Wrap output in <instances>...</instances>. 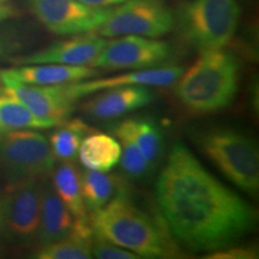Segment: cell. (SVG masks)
I'll return each mask as SVG.
<instances>
[{"label": "cell", "mask_w": 259, "mask_h": 259, "mask_svg": "<svg viewBox=\"0 0 259 259\" xmlns=\"http://www.w3.org/2000/svg\"><path fill=\"white\" fill-rule=\"evenodd\" d=\"M156 199L171 239L192 252L229 247L257 221L252 205L210 174L181 143L171 147L158 176Z\"/></svg>", "instance_id": "6da1fadb"}, {"label": "cell", "mask_w": 259, "mask_h": 259, "mask_svg": "<svg viewBox=\"0 0 259 259\" xmlns=\"http://www.w3.org/2000/svg\"><path fill=\"white\" fill-rule=\"evenodd\" d=\"M94 234L134 252L138 257L158 258L177 253L166 226L158 225L130 199L126 189L90 218Z\"/></svg>", "instance_id": "7a4b0ae2"}, {"label": "cell", "mask_w": 259, "mask_h": 259, "mask_svg": "<svg viewBox=\"0 0 259 259\" xmlns=\"http://www.w3.org/2000/svg\"><path fill=\"white\" fill-rule=\"evenodd\" d=\"M178 99L196 113H213L231 105L239 83V63L223 50L200 52L177 79Z\"/></svg>", "instance_id": "3957f363"}, {"label": "cell", "mask_w": 259, "mask_h": 259, "mask_svg": "<svg viewBox=\"0 0 259 259\" xmlns=\"http://www.w3.org/2000/svg\"><path fill=\"white\" fill-rule=\"evenodd\" d=\"M204 153L235 186L254 196L259 190V151L250 136L235 130H213L202 139Z\"/></svg>", "instance_id": "277c9868"}, {"label": "cell", "mask_w": 259, "mask_h": 259, "mask_svg": "<svg viewBox=\"0 0 259 259\" xmlns=\"http://www.w3.org/2000/svg\"><path fill=\"white\" fill-rule=\"evenodd\" d=\"M239 17L238 0H192L181 11L180 27L200 52L223 50L234 36Z\"/></svg>", "instance_id": "5b68a950"}, {"label": "cell", "mask_w": 259, "mask_h": 259, "mask_svg": "<svg viewBox=\"0 0 259 259\" xmlns=\"http://www.w3.org/2000/svg\"><path fill=\"white\" fill-rule=\"evenodd\" d=\"M0 163L12 181L40 179L54 170V157L45 136L29 128L0 135Z\"/></svg>", "instance_id": "8992f818"}, {"label": "cell", "mask_w": 259, "mask_h": 259, "mask_svg": "<svg viewBox=\"0 0 259 259\" xmlns=\"http://www.w3.org/2000/svg\"><path fill=\"white\" fill-rule=\"evenodd\" d=\"M173 27L174 15L163 0H127L112 9L95 32L109 38L124 35L157 38Z\"/></svg>", "instance_id": "52a82bcc"}, {"label": "cell", "mask_w": 259, "mask_h": 259, "mask_svg": "<svg viewBox=\"0 0 259 259\" xmlns=\"http://www.w3.org/2000/svg\"><path fill=\"white\" fill-rule=\"evenodd\" d=\"M92 63L94 69L107 71L145 70L163 65L171 50L166 41L153 37L124 35L112 37Z\"/></svg>", "instance_id": "ba28073f"}, {"label": "cell", "mask_w": 259, "mask_h": 259, "mask_svg": "<svg viewBox=\"0 0 259 259\" xmlns=\"http://www.w3.org/2000/svg\"><path fill=\"white\" fill-rule=\"evenodd\" d=\"M42 186L37 180L12 181L2 200L3 227L17 242L37 239L41 216Z\"/></svg>", "instance_id": "9c48e42d"}, {"label": "cell", "mask_w": 259, "mask_h": 259, "mask_svg": "<svg viewBox=\"0 0 259 259\" xmlns=\"http://www.w3.org/2000/svg\"><path fill=\"white\" fill-rule=\"evenodd\" d=\"M28 5L35 17L57 35L96 31L112 10L87 5L79 0H28Z\"/></svg>", "instance_id": "30bf717a"}, {"label": "cell", "mask_w": 259, "mask_h": 259, "mask_svg": "<svg viewBox=\"0 0 259 259\" xmlns=\"http://www.w3.org/2000/svg\"><path fill=\"white\" fill-rule=\"evenodd\" d=\"M4 93L22 102L32 114L56 127L73 112V100L60 85H30L22 83L5 84Z\"/></svg>", "instance_id": "8fae6325"}, {"label": "cell", "mask_w": 259, "mask_h": 259, "mask_svg": "<svg viewBox=\"0 0 259 259\" xmlns=\"http://www.w3.org/2000/svg\"><path fill=\"white\" fill-rule=\"evenodd\" d=\"M184 72L180 66H157L145 70H135L132 72L121 73L118 76L106 77L100 79H85V82L63 84L61 89L71 100H76L90 95L93 93L119 88L126 85L144 87H168L177 82Z\"/></svg>", "instance_id": "7c38bea8"}, {"label": "cell", "mask_w": 259, "mask_h": 259, "mask_svg": "<svg viewBox=\"0 0 259 259\" xmlns=\"http://www.w3.org/2000/svg\"><path fill=\"white\" fill-rule=\"evenodd\" d=\"M106 37L96 32L79 34L70 40L58 42L44 50L19 57L15 60L18 65L61 64L87 66L92 65L106 45Z\"/></svg>", "instance_id": "4fadbf2b"}, {"label": "cell", "mask_w": 259, "mask_h": 259, "mask_svg": "<svg viewBox=\"0 0 259 259\" xmlns=\"http://www.w3.org/2000/svg\"><path fill=\"white\" fill-rule=\"evenodd\" d=\"M97 76L94 67L61 64H30L0 72L2 83H22L30 85H63Z\"/></svg>", "instance_id": "5bb4252c"}, {"label": "cell", "mask_w": 259, "mask_h": 259, "mask_svg": "<svg viewBox=\"0 0 259 259\" xmlns=\"http://www.w3.org/2000/svg\"><path fill=\"white\" fill-rule=\"evenodd\" d=\"M103 92L83 105V111L97 120L120 118L149 105L154 97L149 87L144 85L119 87Z\"/></svg>", "instance_id": "9a60e30c"}, {"label": "cell", "mask_w": 259, "mask_h": 259, "mask_svg": "<svg viewBox=\"0 0 259 259\" xmlns=\"http://www.w3.org/2000/svg\"><path fill=\"white\" fill-rule=\"evenodd\" d=\"M74 219L54 191L53 186H42L41 216L37 239L41 245L67 236L73 228Z\"/></svg>", "instance_id": "2e32d148"}, {"label": "cell", "mask_w": 259, "mask_h": 259, "mask_svg": "<svg viewBox=\"0 0 259 259\" xmlns=\"http://www.w3.org/2000/svg\"><path fill=\"white\" fill-rule=\"evenodd\" d=\"M120 143L106 134H90L83 138L78 155L87 169L109 171L120 161Z\"/></svg>", "instance_id": "e0dca14e"}, {"label": "cell", "mask_w": 259, "mask_h": 259, "mask_svg": "<svg viewBox=\"0 0 259 259\" xmlns=\"http://www.w3.org/2000/svg\"><path fill=\"white\" fill-rule=\"evenodd\" d=\"M53 173V189L77 221L89 220L82 196V174L72 162H63Z\"/></svg>", "instance_id": "ac0fdd59"}, {"label": "cell", "mask_w": 259, "mask_h": 259, "mask_svg": "<svg viewBox=\"0 0 259 259\" xmlns=\"http://www.w3.org/2000/svg\"><path fill=\"white\" fill-rule=\"evenodd\" d=\"M126 187L120 178L106 171L87 169L82 176V196L87 211L95 212Z\"/></svg>", "instance_id": "d6986e66"}, {"label": "cell", "mask_w": 259, "mask_h": 259, "mask_svg": "<svg viewBox=\"0 0 259 259\" xmlns=\"http://www.w3.org/2000/svg\"><path fill=\"white\" fill-rule=\"evenodd\" d=\"M51 136L50 145L54 157L63 162H72L77 158L83 138L92 128L80 119H72L59 125Z\"/></svg>", "instance_id": "ffe728a7"}, {"label": "cell", "mask_w": 259, "mask_h": 259, "mask_svg": "<svg viewBox=\"0 0 259 259\" xmlns=\"http://www.w3.org/2000/svg\"><path fill=\"white\" fill-rule=\"evenodd\" d=\"M48 122L32 114L23 103L14 96L0 94V135L15 130L50 128Z\"/></svg>", "instance_id": "44dd1931"}, {"label": "cell", "mask_w": 259, "mask_h": 259, "mask_svg": "<svg viewBox=\"0 0 259 259\" xmlns=\"http://www.w3.org/2000/svg\"><path fill=\"white\" fill-rule=\"evenodd\" d=\"M114 134L120 141L121 155L120 162L122 171L126 177L131 179H141L144 178L151 169V164L142 151L139 150L138 145L136 144L131 131H130L127 121H121L115 126Z\"/></svg>", "instance_id": "7402d4cb"}, {"label": "cell", "mask_w": 259, "mask_h": 259, "mask_svg": "<svg viewBox=\"0 0 259 259\" xmlns=\"http://www.w3.org/2000/svg\"><path fill=\"white\" fill-rule=\"evenodd\" d=\"M93 238L70 233L60 240L42 245L34 257L37 259H89L92 253Z\"/></svg>", "instance_id": "603a6c76"}, {"label": "cell", "mask_w": 259, "mask_h": 259, "mask_svg": "<svg viewBox=\"0 0 259 259\" xmlns=\"http://www.w3.org/2000/svg\"><path fill=\"white\" fill-rule=\"evenodd\" d=\"M126 121L139 150L154 166L163 150V138L160 128L149 119H127Z\"/></svg>", "instance_id": "cb8c5ba5"}, {"label": "cell", "mask_w": 259, "mask_h": 259, "mask_svg": "<svg viewBox=\"0 0 259 259\" xmlns=\"http://www.w3.org/2000/svg\"><path fill=\"white\" fill-rule=\"evenodd\" d=\"M95 235L92 244L93 257L100 259H138L139 257L134 252L122 248L120 246L112 244L101 236Z\"/></svg>", "instance_id": "d4e9b609"}, {"label": "cell", "mask_w": 259, "mask_h": 259, "mask_svg": "<svg viewBox=\"0 0 259 259\" xmlns=\"http://www.w3.org/2000/svg\"><path fill=\"white\" fill-rule=\"evenodd\" d=\"M258 252L254 247H231L221 248L215 251L209 259H252L258 257Z\"/></svg>", "instance_id": "484cf974"}, {"label": "cell", "mask_w": 259, "mask_h": 259, "mask_svg": "<svg viewBox=\"0 0 259 259\" xmlns=\"http://www.w3.org/2000/svg\"><path fill=\"white\" fill-rule=\"evenodd\" d=\"M18 15L17 9L12 5L8 4L6 2H0V22L6 21V19L14 18Z\"/></svg>", "instance_id": "4316f807"}, {"label": "cell", "mask_w": 259, "mask_h": 259, "mask_svg": "<svg viewBox=\"0 0 259 259\" xmlns=\"http://www.w3.org/2000/svg\"><path fill=\"white\" fill-rule=\"evenodd\" d=\"M79 2L90 6H96V8H108L111 5L122 4L127 0H79Z\"/></svg>", "instance_id": "83f0119b"}, {"label": "cell", "mask_w": 259, "mask_h": 259, "mask_svg": "<svg viewBox=\"0 0 259 259\" xmlns=\"http://www.w3.org/2000/svg\"><path fill=\"white\" fill-rule=\"evenodd\" d=\"M3 228V210H2V200H0V231Z\"/></svg>", "instance_id": "f1b7e54d"}, {"label": "cell", "mask_w": 259, "mask_h": 259, "mask_svg": "<svg viewBox=\"0 0 259 259\" xmlns=\"http://www.w3.org/2000/svg\"><path fill=\"white\" fill-rule=\"evenodd\" d=\"M3 53V46H2V42H0V54Z\"/></svg>", "instance_id": "f546056e"}, {"label": "cell", "mask_w": 259, "mask_h": 259, "mask_svg": "<svg viewBox=\"0 0 259 259\" xmlns=\"http://www.w3.org/2000/svg\"><path fill=\"white\" fill-rule=\"evenodd\" d=\"M0 90H2V78H0Z\"/></svg>", "instance_id": "4dcf8cb0"}, {"label": "cell", "mask_w": 259, "mask_h": 259, "mask_svg": "<svg viewBox=\"0 0 259 259\" xmlns=\"http://www.w3.org/2000/svg\"><path fill=\"white\" fill-rule=\"evenodd\" d=\"M0 2H6V0H0Z\"/></svg>", "instance_id": "1f68e13d"}]
</instances>
